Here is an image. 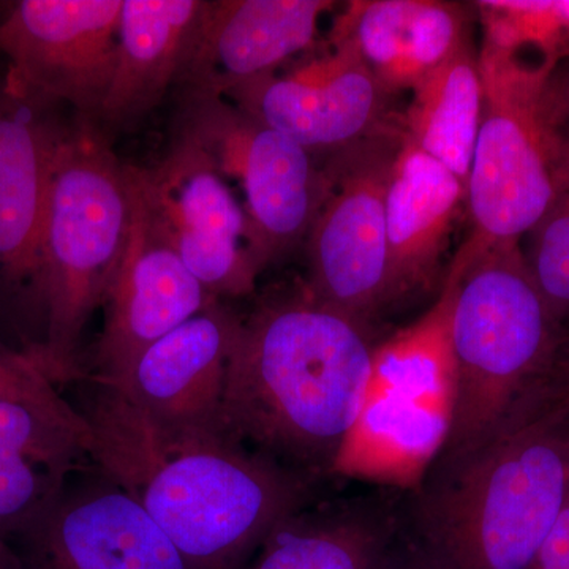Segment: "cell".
Returning <instances> with one entry per match:
<instances>
[{"instance_id": "44dd1931", "label": "cell", "mask_w": 569, "mask_h": 569, "mask_svg": "<svg viewBox=\"0 0 569 569\" xmlns=\"http://www.w3.org/2000/svg\"><path fill=\"white\" fill-rule=\"evenodd\" d=\"M89 456L88 422L73 425L28 403L0 399V531L20 530L61 492Z\"/></svg>"}, {"instance_id": "ac0fdd59", "label": "cell", "mask_w": 569, "mask_h": 569, "mask_svg": "<svg viewBox=\"0 0 569 569\" xmlns=\"http://www.w3.org/2000/svg\"><path fill=\"white\" fill-rule=\"evenodd\" d=\"M335 6L331 0H209L179 86L223 96L233 86L277 73L313 43L321 17Z\"/></svg>"}, {"instance_id": "603a6c76", "label": "cell", "mask_w": 569, "mask_h": 569, "mask_svg": "<svg viewBox=\"0 0 569 569\" xmlns=\"http://www.w3.org/2000/svg\"><path fill=\"white\" fill-rule=\"evenodd\" d=\"M387 523L358 512L302 516L280 522L249 569H387Z\"/></svg>"}, {"instance_id": "52a82bcc", "label": "cell", "mask_w": 569, "mask_h": 569, "mask_svg": "<svg viewBox=\"0 0 569 569\" xmlns=\"http://www.w3.org/2000/svg\"><path fill=\"white\" fill-rule=\"evenodd\" d=\"M452 284L436 305L373 348L365 402L331 473L418 489L447 448L458 381L451 347Z\"/></svg>"}, {"instance_id": "ffe728a7", "label": "cell", "mask_w": 569, "mask_h": 569, "mask_svg": "<svg viewBox=\"0 0 569 569\" xmlns=\"http://www.w3.org/2000/svg\"><path fill=\"white\" fill-rule=\"evenodd\" d=\"M466 200L448 168L402 138L387 197L388 306L433 287Z\"/></svg>"}, {"instance_id": "277c9868", "label": "cell", "mask_w": 569, "mask_h": 569, "mask_svg": "<svg viewBox=\"0 0 569 569\" xmlns=\"http://www.w3.org/2000/svg\"><path fill=\"white\" fill-rule=\"evenodd\" d=\"M132 224L129 164L93 123L73 118L52 167L36 295L47 318L33 365L63 383L80 373L82 332L103 307Z\"/></svg>"}, {"instance_id": "8992f818", "label": "cell", "mask_w": 569, "mask_h": 569, "mask_svg": "<svg viewBox=\"0 0 569 569\" xmlns=\"http://www.w3.org/2000/svg\"><path fill=\"white\" fill-rule=\"evenodd\" d=\"M455 418L445 456L467 451L503 425L548 378L563 337L520 244L449 268ZM438 458V459H440Z\"/></svg>"}, {"instance_id": "f1b7e54d", "label": "cell", "mask_w": 569, "mask_h": 569, "mask_svg": "<svg viewBox=\"0 0 569 569\" xmlns=\"http://www.w3.org/2000/svg\"><path fill=\"white\" fill-rule=\"evenodd\" d=\"M0 569H26L17 550L11 548L9 539L0 531Z\"/></svg>"}, {"instance_id": "83f0119b", "label": "cell", "mask_w": 569, "mask_h": 569, "mask_svg": "<svg viewBox=\"0 0 569 569\" xmlns=\"http://www.w3.org/2000/svg\"><path fill=\"white\" fill-rule=\"evenodd\" d=\"M542 387L553 402L569 415V337L561 342L559 355Z\"/></svg>"}, {"instance_id": "e0dca14e", "label": "cell", "mask_w": 569, "mask_h": 569, "mask_svg": "<svg viewBox=\"0 0 569 569\" xmlns=\"http://www.w3.org/2000/svg\"><path fill=\"white\" fill-rule=\"evenodd\" d=\"M209 0H122L110 89L96 127L133 129L181 84L192 62Z\"/></svg>"}, {"instance_id": "5bb4252c", "label": "cell", "mask_w": 569, "mask_h": 569, "mask_svg": "<svg viewBox=\"0 0 569 569\" xmlns=\"http://www.w3.org/2000/svg\"><path fill=\"white\" fill-rule=\"evenodd\" d=\"M20 531L26 569H190L156 520L111 481L67 498L59 492Z\"/></svg>"}, {"instance_id": "484cf974", "label": "cell", "mask_w": 569, "mask_h": 569, "mask_svg": "<svg viewBox=\"0 0 569 569\" xmlns=\"http://www.w3.org/2000/svg\"><path fill=\"white\" fill-rule=\"evenodd\" d=\"M538 569H569V492L552 530L539 550Z\"/></svg>"}, {"instance_id": "9c48e42d", "label": "cell", "mask_w": 569, "mask_h": 569, "mask_svg": "<svg viewBox=\"0 0 569 569\" xmlns=\"http://www.w3.org/2000/svg\"><path fill=\"white\" fill-rule=\"evenodd\" d=\"M399 121L323 160L328 193L306 238L307 293L367 325L388 306L387 197Z\"/></svg>"}, {"instance_id": "4dcf8cb0", "label": "cell", "mask_w": 569, "mask_h": 569, "mask_svg": "<svg viewBox=\"0 0 569 569\" xmlns=\"http://www.w3.org/2000/svg\"><path fill=\"white\" fill-rule=\"evenodd\" d=\"M0 399H2V397H0Z\"/></svg>"}, {"instance_id": "d4e9b609", "label": "cell", "mask_w": 569, "mask_h": 569, "mask_svg": "<svg viewBox=\"0 0 569 569\" xmlns=\"http://www.w3.org/2000/svg\"><path fill=\"white\" fill-rule=\"evenodd\" d=\"M0 397L28 403L51 417L73 425L84 422L52 388L50 378L33 365L28 353L20 355L0 346Z\"/></svg>"}, {"instance_id": "9a60e30c", "label": "cell", "mask_w": 569, "mask_h": 569, "mask_svg": "<svg viewBox=\"0 0 569 569\" xmlns=\"http://www.w3.org/2000/svg\"><path fill=\"white\" fill-rule=\"evenodd\" d=\"M242 318L213 305L142 351L116 387L162 425L222 430L228 361Z\"/></svg>"}, {"instance_id": "7402d4cb", "label": "cell", "mask_w": 569, "mask_h": 569, "mask_svg": "<svg viewBox=\"0 0 569 569\" xmlns=\"http://www.w3.org/2000/svg\"><path fill=\"white\" fill-rule=\"evenodd\" d=\"M410 92L399 116L403 140L448 168L467 190L482 112L479 52L471 37Z\"/></svg>"}, {"instance_id": "4316f807", "label": "cell", "mask_w": 569, "mask_h": 569, "mask_svg": "<svg viewBox=\"0 0 569 569\" xmlns=\"http://www.w3.org/2000/svg\"><path fill=\"white\" fill-rule=\"evenodd\" d=\"M548 97L553 119L569 148V56L557 59L550 69Z\"/></svg>"}, {"instance_id": "ba28073f", "label": "cell", "mask_w": 569, "mask_h": 569, "mask_svg": "<svg viewBox=\"0 0 569 569\" xmlns=\"http://www.w3.org/2000/svg\"><path fill=\"white\" fill-rule=\"evenodd\" d=\"M173 137L193 142L244 193L247 249L258 271L306 242L326 193L323 163L220 93L179 86Z\"/></svg>"}, {"instance_id": "3957f363", "label": "cell", "mask_w": 569, "mask_h": 569, "mask_svg": "<svg viewBox=\"0 0 569 569\" xmlns=\"http://www.w3.org/2000/svg\"><path fill=\"white\" fill-rule=\"evenodd\" d=\"M418 490V527L441 568H535L569 492V415L539 385Z\"/></svg>"}, {"instance_id": "2e32d148", "label": "cell", "mask_w": 569, "mask_h": 569, "mask_svg": "<svg viewBox=\"0 0 569 569\" xmlns=\"http://www.w3.org/2000/svg\"><path fill=\"white\" fill-rule=\"evenodd\" d=\"M61 108L6 82L0 91V276L33 293L52 167L71 123Z\"/></svg>"}, {"instance_id": "d6986e66", "label": "cell", "mask_w": 569, "mask_h": 569, "mask_svg": "<svg viewBox=\"0 0 569 569\" xmlns=\"http://www.w3.org/2000/svg\"><path fill=\"white\" fill-rule=\"evenodd\" d=\"M471 37L467 6L445 0H358L332 28L392 97L411 91Z\"/></svg>"}, {"instance_id": "5b68a950", "label": "cell", "mask_w": 569, "mask_h": 569, "mask_svg": "<svg viewBox=\"0 0 569 569\" xmlns=\"http://www.w3.org/2000/svg\"><path fill=\"white\" fill-rule=\"evenodd\" d=\"M557 59L485 36L482 112L467 182L470 233L449 268L520 244L569 190V148L553 119L548 78Z\"/></svg>"}, {"instance_id": "4fadbf2b", "label": "cell", "mask_w": 569, "mask_h": 569, "mask_svg": "<svg viewBox=\"0 0 569 569\" xmlns=\"http://www.w3.org/2000/svg\"><path fill=\"white\" fill-rule=\"evenodd\" d=\"M132 224L121 266L104 299V325L96 347L97 381L116 387L146 348L220 299L183 264L142 201L132 178Z\"/></svg>"}, {"instance_id": "7a4b0ae2", "label": "cell", "mask_w": 569, "mask_h": 569, "mask_svg": "<svg viewBox=\"0 0 569 569\" xmlns=\"http://www.w3.org/2000/svg\"><path fill=\"white\" fill-rule=\"evenodd\" d=\"M366 325L301 295L241 320L222 407L224 432L298 475L329 471L372 372Z\"/></svg>"}, {"instance_id": "8fae6325", "label": "cell", "mask_w": 569, "mask_h": 569, "mask_svg": "<svg viewBox=\"0 0 569 569\" xmlns=\"http://www.w3.org/2000/svg\"><path fill=\"white\" fill-rule=\"evenodd\" d=\"M134 186L168 241L216 299L252 293L258 271L247 249V217L209 157L173 137L151 168L130 164Z\"/></svg>"}, {"instance_id": "f546056e", "label": "cell", "mask_w": 569, "mask_h": 569, "mask_svg": "<svg viewBox=\"0 0 569 569\" xmlns=\"http://www.w3.org/2000/svg\"><path fill=\"white\" fill-rule=\"evenodd\" d=\"M410 569H445V568H441L440 565H438L436 560L430 559V557H429V559L415 561V563L411 565Z\"/></svg>"}, {"instance_id": "7c38bea8", "label": "cell", "mask_w": 569, "mask_h": 569, "mask_svg": "<svg viewBox=\"0 0 569 569\" xmlns=\"http://www.w3.org/2000/svg\"><path fill=\"white\" fill-rule=\"evenodd\" d=\"M258 121L329 157L395 126L392 96L355 51H332L288 74H268L223 93Z\"/></svg>"}, {"instance_id": "6da1fadb", "label": "cell", "mask_w": 569, "mask_h": 569, "mask_svg": "<svg viewBox=\"0 0 569 569\" xmlns=\"http://www.w3.org/2000/svg\"><path fill=\"white\" fill-rule=\"evenodd\" d=\"M84 419L102 477L156 520L190 569L244 568L301 511V475L222 430L162 425L103 385Z\"/></svg>"}, {"instance_id": "30bf717a", "label": "cell", "mask_w": 569, "mask_h": 569, "mask_svg": "<svg viewBox=\"0 0 569 569\" xmlns=\"http://www.w3.org/2000/svg\"><path fill=\"white\" fill-rule=\"evenodd\" d=\"M122 0H21L0 21L6 84L96 126L110 89Z\"/></svg>"}, {"instance_id": "cb8c5ba5", "label": "cell", "mask_w": 569, "mask_h": 569, "mask_svg": "<svg viewBox=\"0 0 569 569\" xmlns=\"http://www.w3.org/2000/svg\"><path fill=\"white\" fill-rule=\"evenodd\" d=\"M531 274L560 326L569 323V190L530 233Z\"/></svg>"}]
</instances>
